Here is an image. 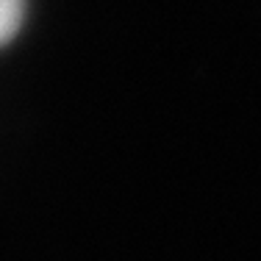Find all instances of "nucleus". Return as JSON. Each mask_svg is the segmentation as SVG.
Returning <instances> with one entry per match:
<instances>
[{
    "label": "nucleus",
    "mask_w": 261,
    "mask_h": 261,
    "mask_svg": "<svg viewBox=\"0 0 261 261\" xmlns=\"http://www.w3.org/2000/svg\"><path fill=\"white\" fill-rule=\"evenodd\" d=\"M22 20H25V0H0V47L20 34Z\"/></svg>",
    "instance_id": "nucleus-1"
}]
</instances>
